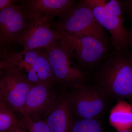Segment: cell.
I'll use <instances>...</instances> for the list:
<instances>
[{
	"label": "cell",
	"instance_id": "obj_1",
	"mask_svg": "<svg viewBox=\"0 0 132 132\" xmlns=\"http://www.w3.org/2000/svg\"><path fill=\"white\" fill-rule=\"evenodd\" d=\"M95 84L108 96L132 100V55L128 50L113 48L95 69Z\"/></svg>",
	"mask_w": 132,
	"mask_h": 132
},
{
	"label": "cell",
	"instance_id": "obj_2",
	"mask_svg": "<svg viewBox=\"0 0 132 132\" xmlns=\"http://www.w3.org/2000/svg\"><path fill=\"white\" fill-rule=\"evenodd\" d=\"M61 32L62 40L81 69L92 71L105 60L113 48L112 43L91 36H76Z\"/></svg>",
	"mask_w": 132,
	"mask_h": 132
},
{
	"label": "cell",
	"instance_id": "obj_3",
	"mask_svg": "<svg viewBox=\"0 0 132 132\" xmlns=\"http://www.w3.org/2000/svg\"><path fill=\"white\" fill-rule=\"evenodd\" d=\"M55 83L62 91L73 89L85 82L86 73L75 63L62 40L45 48Z\"/></svg>",
	"mask_w": 132,
	"mask_h": 132
},
{
	"label": "cell",
	"instance_id": "obj_4",
	"mask_svg": "<svg viewBox=\"0 0 132 132\" xmlns=\"http://www.w3.org/2000/svg\"><path fill=\"white\" fill-rule=\"evenodd\" d=\"M60 20L55 25L57 31L76 36H91L112 43L111 38L95 18L92 9L81 1L76 3Z\"/></svg>",
	"mask_w": 132,
	"mask_h": 132
},
{
	"label": "cell",
	"instance_id": "obj_5",
	"mask_svg": "<svg viewBox=\"0 0 132 132\" xmlns=\"http://www.w3.org/2000/svg\"><path fill=\"white\" fill-rule=\"evenodd\" d=\"M0 103L21 115L29 92L34 86L18 68L2 60L0 64Z\"/></svg>",
	"mask_w": 132,
	"mask_h": 132
},
{
	"label": "cell",
	"instance_id": "obj_6",
	"mask_svg": "<svg viewBox=\"0 0 132 132\" xmlns=\"http://www.w3.org/2000/svg\"><path fill=\"white\" fill-rule=\"evenodd\" d=\"M72 90L73 116L79 119H99L106 110L109 97L97 85L84 82Z\"/></svg>",
	"mask_w": 132,
	"mask_h": 132
},
{
	"label": "cell",
	"instance_id": "obj_7",
	"mask_svg": "<svg viewBox=\"0 0 132 132\" xmlns=\"http://www.w3.org/2000/svg\"><path fill=\"white\" fill-rule=\"evenodd\" d=\"M30 21L23 34L17 41L23 46V52L46 48L61 40V32L50 28L46 18H29Z\"/></svg>",
	"mask_w": 132,
	"mask_h": 132
},
{
	"label": "cell",
	"instance_id": "obj_8",
	"mask_svg": "<svg viewBox=\"0 0 132 132\" xmlns=\"http://www.w3.org/2000/svg\"><path fill=\"white\" fill-rule=\"evenodd\" d=\"M72 92L62 91L43 116L52 132H72L74 123Z\"/></svg>",
	"mask_w": 132,
	"mask_h": 132
},
{
	"label": "cell",
	"instance_id": "obj_9",
	"mask_svg": "<svg viewBox=\"0 0 132 132\" xmlns=\"http://www.w3.org/2000/svg\"><path fill=\"white\" fill-rule=\"evenodd\" d=\"M29 19L22 5H12L0 11L1 47L16 42L27 26Z\"/></svg>",
	"mask_w": 132,
	"mask_h": 132
},
{
	"label": "cell",
	"instance_id": "obj_10",
	"mask_svg": "<svg viewBox=\"0 0 132 132\" xmlns=\"http://www.w3.org/2000/svg\"><path fill=\"white\" fill-rule=\"evenodd\" d=\"M92 10L97 21L111 35L113 48L116 50H128L130 35L124 26L125 19L112 14L104 6Z\"/></svg>",
	"mask_w": 132,
	"mask_h": 132
},
{
	"label": "cell",
	"instance_id": "obj_11",
	"mask_svg": "<svg viewBox=\"0 0 132 132\" xmlns=\"http://www.w3.org/2000/svg\"><path fill=\"white\" fill-rule=\"evenodd\" d=\"M57 96L53 91V88L42 84L34 85L26 98L22 117L42 119L41 116L43 117Z\"/></svg>",
	"mask_w": 132,
	"mask_h": 132
},
{
	"label": "cell",
	"instance_id": "obj_12",
	"mask_svg": "<svg viewBox=\"0 0 132 132\" xmlns=\"http://www.w3.org/2000/svg\"><path fill=\"white\" fill-rule=\"evenodd\" d=\"M74 0H29L21 5L28 17L41 16L52 21L60 19L75 4Z\"/></svg>",
	"mask_w": 132,
	"mask_h": 132
},
{
	"label": "cell",
	"instance_id": "obj_13",
	"mask_svg": "<svg viewBox=\"0 0 132 132\" xmlns=\"http://www.w3.org/2000/svg\"><path fill=\"white\" fill-rule=\"evenodd\" d=\"M32 67L37 74L40 84L53 88L56 83L47 55L45 51H40Z\"/></svg>",
	"mask_w": 132,
	"mask_h": 132
},
{
	"label": "cell",
	"instance_id": "obj_14",
	"mask_svg": "<svg viewBox=\"0 0 132 132\" xmlns=\"http://www.w3.org/2000/svg\"><path fill=\"white\" fill-rule=\"evenodd\" d=\"M110 120L114 126L119 130H127L132 128V107L126 103L120 104L113 110Z\"/></svg>",
	"mask_w": 132,
	"mask_h": 132
},
{
	"label": "cell",
	"instance_id": "obj_15",
	"mask_svg": "<svg viewBox=\"0 0 132 132\" xmlns=\"http://www.w3.org/2000/svg\"><path fill=\"white\" fill-rule=\"evenodd\" d=\"M16 112L6 104L0 103V132H9L22 124V120L17 118Z\"/></svg>",
	"mask_w": 132,
	"mask_h": 132
},
{
	"label": "cell",
	"instance_id": "obj_16",
	"mask_svg": "<svg viewBox=\"0 0 132 132\" xmlns=\"http://www.w3.org/2000/svg\"><path fill=\"white\" fill-rule=\"evenodd\" d=\"M72 132H104L99 119H79L74 121Z\"/></svg>",
	"mask_w": 132,
	"mask_h": 132
},
{
	"label": "cell",
	"instance_id": "obj_17",
	"mask_svg": "<svg viewBox=\"0 0 132 132\" xmlns=\"http://www.w3.org/2000/svg\"><path fill=\"white\" fill-rule=\"evenodd\" d=\"M22 117V121L29 132H52L47 123L41 118Z\"/></svg>",
	"mask_w": 132,
	"mask_h": 132
},
{
	"label": "cell",
	"instance_id": "obj_18",
	"mask_svg": "<svg viewBox=\"0 0 132 132\" xmlns=\"http://www.w3.org/2000/svg\"><path fill=\"white\" fill-rule=\"evenodd\" d=\"M104 7L112 14L121 19H125L123 16L122 9L119 1L111 0L109 2H107Z\"/></svg>",
	"mask_w": 132,
	"mask_h": 132
},
{
	"label": "cell",
	"instance_id": "obj_19",
	"mask_svg": "<svg viewBox=\"0 0 132 132\" xmlns=\"http://www.w3.org/2000/svg\"><path fill=\"white\" fill-rule=\"evenodd\" d=\"M85 5L91 9L99 7L105 6L107 1L105 0H82Z\"/></svg>",
	"mask_w": 132,
	"mask_h": 132
},
{
	"label": "cell",
	"instance_id": "obj_20",
	"mask_svg": "<svg viewBox=\"0 0 132 132\" xmlns=\"http://www.w3.org/2000/svg\"><path fill=\"white\" fill-rule=\"evenodd\" d=\"M121 9L123 8L132 18V0L119 1Z\"/></svg>",
	"mask_w": 132,
	"mask_h": 132
},
{
	"label": "cell",
	"instance_id": "obj_21",
	"mask_svg": "<svg viewBox=\"0 0 132 132\" xmlns=\"http://www.w3.org/2000/svg\"><path fill=\"white\" fill-rule=\"evenodd\" d=\"M14 2L13 0H0V11L11 6Z\"/></svg>",
	"mask_w": 132,
	"mask_h": 132
},
{
	"label": "cell",
	"instance_id": "obj_22",
	"mask_svg": "<svg viewBox=\"0 0 132 132\" xmlns=\"http://www.w3.org/2000/svg\"><path fill=\"white\" fill-rule=\"evenodd\" d=\"M26 129L27 128L24 126V123L22 122L21 125L14 128L10 130L9 132H27L26 131Z\"/></svg>",
	"mask_w": 132,
	"mask_h": 132
},
{
	"label": "cell",
	"instance_id": "obj_23",
	"mask_svg": "<svg viewBox=\"0 0 132 132\" xmlns=\"http://www.w3.org/2000/svg\"><path fill=\"white\" fill-rule=\"evenodd\" d=\"M129 32V44H128V50L130 48L131 51L130 52L131 53L132 55V29L130 31H128Z\"/></svg>",
	"mask_w": 132,
	"mask_h": 132
},
{
	"label": "cell",
	"instance_id": "obj_24",
	"mask_svg": "<svg viewBox=\"0 0 132 132\" xmlns=\"http://www.w3.org/2000/svg\"><path fill=\"white\" fill-rule=\"evenodd\" d=\"M118 132H132V128L127 129V130H121V131H119Z\"/></svg>",
	"mask_w": 132,
	"mask_h": 132
}]
</instances>
